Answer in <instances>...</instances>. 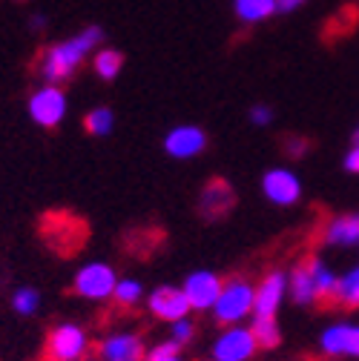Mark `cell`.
<instances>
[{"label": "cell", "instance_id": "21", "mask_svg": "<svg viewBox=\"0 0 359 361\" xmlns=\"http://www.w3.org/2000/svg\"><path fill=\"white\" fill-rule=\"evenodd\" d=\"M250 330L261 350H273L282 344V327L276 319H250Z\"/></svg>", "mask_w": 359, "mask_h": 361}, {"label": "cell", "instance_id": "16", "mask_svg": "<svg viewBox=\"0 0 359 361\" xmlns=\"http://www.w3.org/2000/svg\"><path fill=\"white\" fill-rule=\"evenodd\" d=\"M305 264H307V273H310V281H313V290H317L319 304H334L336 281H339L334 267L322 255H310V258H305Z\"/></svg>", "mask_w": 359, "mask_h": 361}, {"label": "cell", "instance_id": "12", "mask_svg": "<svg viewBox=\"0 0 359 361\" xmlns=\"http://www.w3.org/2000/svg\"><path fill=\"white\" fill-rule=\"evenodd\" d=\"M224 287V279L218 273H213V269H193V273L184 279L182 290L193 307V312H210L218 293Z\"/></svg>", "mask_w": 359, "mask_h": 361}, {"label": "cell", "instance_id": "9", "mask_svg": "<svg viewBox=\"0 0 359 361\" xmlns=\"http://www.w3.org/2000/svg\"><path fill=\"white\" fill-rule=\"evenodd\" d=\"M147 310L153 319L164 322V324H172L178 319H187V315L193 312L187 295L182 287H175V284H158L150 295H147Z\"/></svg>", "mask_w": 359, "mask_h": 361}, {"label": "cell", "instance_id": "23", "mask_svg": "<svg viewBox=\"0 0 359 361\" xmlns=\"http://www.w3.org/2000/svg\"><path fill=\"white\" fill-rule=\"evenodd\" d=\"M12 310L20 315V319H32V315H37L40 310V293L35 287H18L12 293Z\"/></svg>", "mask_w": 359, "mask_h": 361}, {"label": "cell", "instance_id": "5", "mask_svg": "<svg viewBox=\"0 0 359 361\" xmlns=\"http://www.w3.org/2000/svg\"><path fill=\"white\" fill-rule=\"evenodd\" d=\"M259 350L261 347L250 324H233V327H224L210 344V361H253Z\"/></svg>", "mask_w": 359, "mask_h": 361}, {"label": "cell", "instance_id": "14", "mask_svg": "<svg viewBox=\"0 0 359 361\" xmlns=\"http://www.w3.org/2000/svg\"><path fill=\"white\" fill-rule=\"evenodd\" d=\"M233 204H236V192H233V187H230L224 178L207 180V187H204L201 195H199V212H201L204 221H218V218H224V215L233 209Z\"/></svg>", "mask_w": 359, "mask_h": 361}, {"label": "cell", "instance_id": "24", "mask_svg": "<svg viewBox=\"0 0 359 361\" xmlns=\"http://www.w3.org/2000/svg\"><path fill=\"white\" fill-rule=\"evenodd\" d=\"M93 63H95V75L101 80H115L118 72L124 69V55L115 49H101V52H95Z\"/></svg>", "mask_w": 359, "mask_h": 361}, {"label": "cell", "instance_id": "2", "mask_svg": "<svg viewBox=\"0 0 359 361\" xmlns=\"http://www.w3.org/2000/svg\"><path fill=\"white\" fill-rule=\"evenodd\" d=\"M253 312H256V284L242 276H233L224 281V287L210 310L213 322L221 327L247 324V319H253Z\"/></svg>", "mask_w": 359, "mask_h": 361}, {"label": "cell", "instance_id": "30", "mask_svg": "<svg viewBox=\"0 0 359 361\" xmlns=\"http://www.w3.org/2000/svg\"><path fill=\"white\" fill-rule=\"evenodd\" d=\"M305 4V0H276V6H279V12H296L299 6Z\"/></svg>", "mask_w": 359, "mask_h": 361}, {"label": "cell", "instance_id": "10", "mask_svg": "<svg viewBox=\"0 0 359 361\" xmlns=\"http://www.w3.org/2000/svg\"><path fill=\"white\" fill-rule=\"evenodd\" d=\"M319 353L325 358H359V324L331 322L319 333Z\"/></svg>", "mask_w": 359, "mask_h": 361}, {"label": "cell", "instance_id": "7", "mask_svg": "<svg viewBox=\"0 0 359 361\" xmlns=\"http://www.w3.org/2000/svg\"><path fill=\"white\" fill-rule=\"evenodd\" d=\"M261 195L267 198V204L273 207H296L302 198V178L288 169V166H273L261 175V184H259Z\"/></svg>", "mask_w": 359, "mask_h": 361}, {"label": "cell", "instance_id": "4", "mask_svg": "<svg viewBox=\"0 0 359 361\" xmlns=\"http://www.w3.org/2000/svg\"><path fill=\"white\" fill-rule=\"evenodd\" d=\"M118 287V273L112 269V264L107 261H86L78 267V273L72 279V293L83 301L93 304H104L112 301V293Z\"/></svg>", "mask_w": 359, "mask_h": 361}, {"label": "cell", "instance_id": "18", "mask_svg": "<svg viewBox=\"0 0 359 361\" xmlns=\"http://www.w3.org/2000/svg\"><path fill=\"white\" fill-rule=\"evenodd\" d=\"M334 304L342 310H356L359 307V264L348 267L336 281V295Z\"/></svg>", "mask_w": 359, "mask_h": 361}, {"label": "cell", "instance_id": "31", "mask_svg": "<svg viewBox=\"0 0 359 361\" xmlns=\"http://www.w3.org/2000/svg\"><path fill=\"white\" fill-rule=\"evenodd\" d=\"M86 361H101V358H98V355H89V358H86Z\"/></svg>", "mask_w": 359, "mask_h": 361}, {"label": "cell", "instance_id": "27", "mask_svg": "<svg viewBox=\"0 0 359 361\" xmlns=\"http://www.w3.org/2000/svg\"><path fill=\"white\" fill-rule=\"evenodd\" d=\"M250 123H253V126H271V123H273V109L264 106V104H256V106L250 109Z\"/></svg>", "mask_w": 359, "mask_h": 361}, {"label": "cell", "instance_id": "11", "mask_svg": "<svg viewBox=\"0 0 359 361\" xmlns=\"http://www.w3.org/2000/svg\"><path fill=\"white\" fill-rule=\"evenodd\" d=\"M288 298V273L285 269H271L256 284V312L253 319H276L282 304Z\"/></svg>", "mask_w": 359, "mask_h": 361}, {"label": "cell", "instance_id": "8", "mask_svg": "<svg viewBox=\"0 0 359 361\" xmlns=\"http://www.w3.org/2000/svg\"><path fill=\"white\" fill-rule=\"evenodd\" d=\"M95 355L101 361H147V344L136 330H112L98 341Z\"/></svg>", "mask_w": 359, "mask_h": 361}, {"label": "cell", "instance_id": "19", "mask_svg": "<svg viewBox=\"0 0 359 361\" xmlns=\"http://www.w3.org/2000/svg\"><path fill=\"white\" fill-rule=\"evenodd\" d=\"M141 301H147V290L139 279H118V287L112 293V304L121 310H136Z\"/></svg>", "mask_w": 359, "mask_h": 361}, {"label": "cell", "instance_id": "22", "mask_svg": "<svg viewBox=\"0 0 359 361\" xmlns=\"http://www.w3.org/2000/svg\"><path fill=\"white\" fill-rule=\"evenodd\" d=\"M83 126H86V132L93 135V138H107V135L115 129V115L107 106H95V109L86 112Z\"/></svg>", "mask_w": 359, "mask_h": 361}, {"label": "cell", "instance_id": "6", "mask_svg": "<svg viewBox=\"0 0 359 361\" xmlns=\"http://www.w3.org/2000/svg\"><path fill=\"white\" fill-rule=\"evenodd\" d=\"M26 106H29V118H32L37 126H43V129L61 126L64 118H66V109H69L64 89H61V86H52V83L37 86L35 92L29 95V104H26Z\"/></svg>", "mask_w": 359, "mask_h": 361}, {"label": "cell", "instance_id": "17", "mask_svg": "<svg viewBox=\"0 0 359 361\" xmlns=\"http://www.w3.org/2000/svg\"><path fill=\"white\" fill-rule=\"evenodd\" d=\"M288 298L299 307H313L319 304L317 298V290H313V281H310V273H307V264L299 261L296 267H290L288 273Z\"/></svg>", "mask_w": 359, "mask_h": 361}, {"label": "cell", "instance_id": "20", "mask_svg": "<svg viewBox=\"0 0 359 361\" xmlns=\"http://www.w3.org/2000/svg\"><path fill=\"white\" fill-rule=\"evenodd\" d=\"M273 12H279L276 0H236V15H239L245 23L267 20Z\"/></svg>", "mask_w": 359, "mask_h": 361}, {"label": "cell", "instance_id": "1", "mask_svg": "<svg viewBox=\"0 0 359 361\" xmlns=\"http://www.w3.org/2000/svg\"><path fill=\"white\" fill-rule=\"evenodd\" d=\"M101 37H104V32L98 26H86L83 32L55 43L49 49H43V55L37 61V72H40L43 83H52V86L66 83L81 69V63L98 49Z\"/></svg>", "mask_w": 359, "mask_h": 361}, {"label": "cell", "instance_id": "28", "mask_svg": "<svg viewBox=\"0 0 359 361\" xmlns=\"http://www.w3.org/2000/svg\"><path fill=\"white\" fill-rule=\"evenodd\" d=\"M342 166L351 172V175H359V141H353V147L345 152V161Z\"/></svg>", "mask_w": 359, "mask_h": 361}, {"label": "cell", "instance_id": "32", "mask_svg": "<svg viewBox=\"0 0 359 361\" xmlns=\"http://www.w3.org/2000/svg\"><path fill=\"white\" fill-rule=\"evenodd\" d=\"M353 138H356V141H359V129H356V132H353Z\"/></svg>", "mask_w": 359, "mask_h": 361}, {"label": "cell", "instance_id": "26", "mask_svg": "<svg viewBox=\"0 0 359 361\" xmlns=\"http://www.w3.org/2000/svg\"><path fill=\"white\" fill-rule=\"evenodd\" d=\"M147 361H187L182 347H175L172 341H161L147 350Z\"/></svg>", "mask_w": 359, "mask_h": 361}, {"label": "cell", "instance_id": "3", "mask_svg": "<svg viewBox=\"0 0 359 361\" xmlns=\"http://www.w3.org/2000/svg\"><path fill=\"white\" fill-rule=\"evenodd\" d=\"M93 353V338L78 322H58L43 344V361H86Z\"/></svg>", "mask_w": 359, "mask_h": 361}, {"label": "cell", "instance_id": "29", "mask_svg": "<svg viewBox=\"0 0 359 361\" xmlns=\"http://www.w3.org/2000/svg\"><path fill=\"white\" fill-rule=\"evenodd\" d=\"M307 147H310V144H307L305 138H288V141H285V149H288V155H293V158L305 155V152H307Z\"/></svg>", "mask_w": 359, "mask_h": 361}, {"label": "cell", "instance_id": "15", "mask_svg": "<svg viewBox=\"0 0 359 361\" xmlns=\"http://www.w3.org/2000/svg\"><path fill=\"white\" fill-rule=\"evenodd\" d=\"M322 244L334 250L359 247V212H342L328 218L322 227Z\"/></svg>", "mask_w": 359, "mask_h": 361}, {"label": "cell", "instance_id": "25", "mask_svg": "<svg viewBox=\"0 0 359 361\" xmlns=\"http://www.w3.org/2000/svg\"><path fill=\"white\" fill-rule=\"evenodd\" d=\"M196 333H199V327H196V322L190 319H178V322H172L170 324V336H167V341H172L175 347H187V344H193V338H196Z\"/></svg>", "mask_w": 359, "mask_h": 361}, {"label": "cell", "instance_id": "13", "mask_svg": "<svg viewBox=\"0 0 359 361\" xmlns=\"http://www.w3.org/2000/svg\"><path fill=\"white\" fill-rule=\"evenodd\" d=\"M207 149V132L193 123L172 126L164 138V152L175 161H193Z\"/></svg>", "mask_w": 359, "mask_h": 361}]
</instances>
